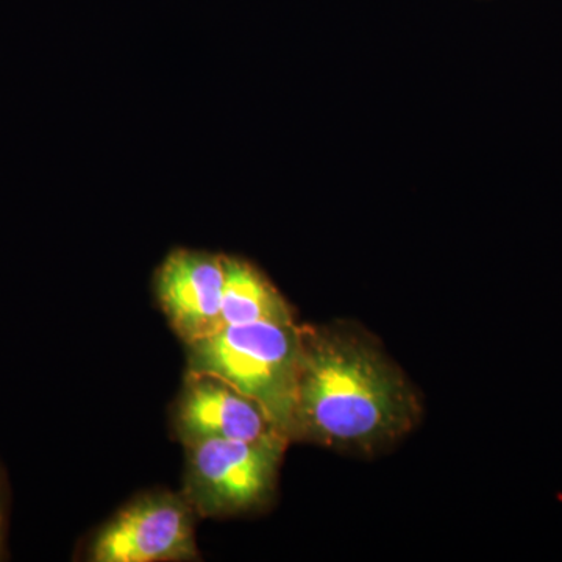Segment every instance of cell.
<instances>
[{
	"instance_id": "1",
	"label": "cell",
	"mask_w": 562,
	"mask_h": 562,
	"mask_svg": "<svg viewBox=\"0 0 562 562\" xmlns=\"http://www.w3.org/2000/svg\"><path fill=\"white\" fill-rule=\"evenodd\" d=\"M419 414L403 373L361 336L301 328L291 439L376 449L412 430Z\"/></svg>"
},
{
	"instance_id": "2",
	"label": "cell",
	"mask_w": 562,
	"mask_h": 562,
	"mask_svg": "<svg viewBox=\"0 0 562 562\" xmlns=\"http://www.w3.org/2000/svg\"><path fill=\"white\" fill-rule=\"evenodd\" d=\"M301 327L277 322L231 325L188 344V372L209 373L260 403L291 439Z\"/></svg>"
},
{
	"instance_id": "3",
	"label": "cell",
	"mask_w": 562,
	"mask_h": 562,
	"mask_svg": "<svg viewBox=\"0 0 562 562\" xmlns=\"http://www.w3.org/2000/svg\"><path fill=\"white\" fill-rule=\"evenodd\" d=\"M184 492L203 517L249 512L271 495L286 447L205 439L188 443Z\"/></svg>"
},
{
	"instance_id": "4",
	"label": "cell",
	"mask_w": 562,
	"mask_h": 562,
	"mask_svg": "<svg viewBox=\"0 0 562 562\" xmlns=\"http://www.w3.org/2000/svg\"><path fill=\"white\" fill-rule=\"evenodd\" d=\"M194 508L184 495L154 492L122 509L91 547L95 562L187 561L198 558Z\"/></svg>"
},
{
	"instance_id": "5",
	"label": "cell",
	"mask_w": 562,
	"mask_h": 562,
	"mask_svg": "<svg viewBox=\"0 0 562 562\" xmlns=\"http://www.w3.org/2000/svg\"><path fill=\"white\" fill-rule=\"evenodd\" d=\"M176 428L184 446L205 439L290 443L260 403L209 373L188 372L177 405Z\"/></svg>"
},
{
	"instance_id": "6",
	"label": "cell",
	"mask_w": 562,
	"mask_h": 562,
	"mask_svg": "<svg viewBox=\"0 0 562 562\" xmlns=\"http://www.w3.org/2000/svg\"><path fill=\"white\" fill-rule=\"evenodd\" d=\"M224 281L225 255L210 251L177 249L158 268V301L187 346L220 330Z\"/></svg>"
},
{
	"instance_id": "7",
	"label": "cell",
	"mask_w": 562,
	"mask_h": 562,
	"mask_svg": "<svg viewBox=\"0 0 562 562\" xmlns=\"http://www.w3.org/2000/svg\"><path fill=\"white\" fill-rule=\"evenodd\" d=\"M258 322L292 324L294 317L290 303L257 266L225 255L220 330L231 325Z\"/></svg>"
},
{
	"instance_id": "8",
	"label": "cell",
	"mask_w": 562,
	"mask_h": 562,
	"mask_svg": "<svg viewBox=\"0 0 562 562\" xmlns=\"http://www.w3.org/2000/svg\"><path fill=\"white\" fill-rule=\"evenodd\" d=\"M5 531H7V491L5 480L0 471V560L5 554Z\"/></svg>"
}]
</instances>
